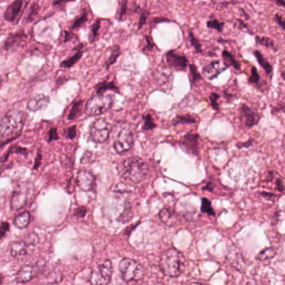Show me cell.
<instances>
[{
  "mask_svg": "<svg viewBox=\"0 0 285 285\" xmlns=\"http://www.w3.org/2000/svg\"><path fill=\"white\" fill-rule=\"evenodd\" d=\"M26 115L22 111H11L0 120V138H16L23 130Z\"/></svg>",
  "mask_w": 285,
  "mask_h": 285,
  "instance_id": "6da1fadb",
  "label": "cell"
},
{
  "mask_svg": "<svg viewBox=\"0 0 285 285\" xmlns=\"http://www.w3.org/2000/svg\"><path fill=\"white\" fill-rule=\"evenodd\" d=\"M120 172L121 177L131 184H137L143 181L148 173V165L143 159L136 156L129 157L121 162Z\"/></svg>",
  "mask_w": 285,
  "mask_h": 285,
  "instance_id": "7a4b0ae2",
  "label": "cell"
},
{
  "mask_svg": "<svg viewBox=\"0 0 285 285\" xmlns=\"http://www.w3.org/2000/svg\"><path fill=\"white\" fill-rule=\"evenodd\" d=\"M185 266L184 256L174 249H170L163 253L160 260V268L167 276L174 278L181 274Z\"/></svg>",
  "mask_w": 285,
  "mask_h": 285,
  "instance_id": "3957f363",
  "label": "cell"
},
{
  "mask_svg": "<svg viewBox=\"0 0 285 285\" xmlns=\"http://www.w3.org/2000/svg\"><path fill=\"white\" fill-rule=\"evenodd\" d=\"M134 144L133 133L129 123L120 121L116 128V138L114 141V148L118 154L123 155L129 152Z\"/></svg>",
  "mask_w": 285,
  "mask_h": 285,
  "instance_id": "277c9868",
  "label": "cell"
},
{
  "mask_svg": "<svg viewBox=\"0 0 285 285\" xmlns=\"http://www.w3.org/2000/svg\"><path fill=\"white\" fill-rule=\"evenodd\" d=\"M119 269L123 279L130 285L140 283L145 274V270L142 266L131 258H123L120 261Z\"/></svg>",
  "mask_w": 285,
  "mask_h": 285,
  "instance_id": "5b68a950",
  "label": "cell"
},
{
  "mask_svg": "<svg viewBox=\"0 0 285 285\" xmlns=\"http://www.w3.org/2000/svg\"><path fill=\"white\" fill-rule=\"evenodd\" d=\"M114 96L108 94H98L86 103V113L88 116H99L108 111L112 107Z\"/></svg>",
  "mask_w": 285,
  "mask_h": 285,
  "instance_id": "8992f818",
  "label": "cell"
},
{
  "mask_svg": "<svg viewBox=\"0 0 285 285\" xmlns=\"http://www.w3.org/2000/svg\"><path fill=\"white\" fill-rule=\"evenodd\" d=\"M34 188L30 182H24L16 187L10 200L12 210H21L25 208L34 195Z\"/></svg>",
  "mask_w": 285,
  "mask_h": 285,
  "instance_id": "52a82bcc",
  "label": "cell"
},
{
  "mask_svg": "<svg viewBox=\"0 0 285 285\" xmlns=\"http://www.w3.org/2000/svg\"><path fill=\"white\" fill-rule=\"evenodd\" d=\"M111 130V124L105 118H100L91 124L90 137L94 142L101 144L108 140Z\"/></svg>",
  "mask_w": 285,
  "mask_h": 285,
  "instance_id": "ba28073f",
  "label": "cell"
},
{
  "mask_svg": "<svg viewBox=\"0 0 285 285\" xmlns=\"http://www.w3.org/2000/svg\"><path fill=\"white\" fill-rule=\"evenodd\" d=\"M113 273L111 261L106 260L98 265L97 269L93 270L90 276V282L92 285H108L111 282Z\"/></svg>",
  "mask_w": 285,
  "mask_h": 285,
  "instance_id": "9c48e42d",
  "label": "cell"
},
{
  "mask_svg": "<svg viewBox=\"0 0 285 285\" xmlns=\"http://www.w3.org/2000/svg\"><path fill=\"white\" fill-rule=\"evenodd\" d=\"M166 62L169 67L178 71L185 70L188 65L187 57L175 50H170L166 54Z\"/></svg>",
  "mask_w": 285,
  "mask_h": 285,
  "instance_id": "30bf717a",
  "label": "cell"
},
{
  "mask_svg": "<svg viewBox=\"0 0 285 285\" xmlns=\"http://www.w3.org/2000/svg\"><path fill=\"white\" fill-rule=\"evenodd\" d=\"M240 120L245 127L250 128L258 124L260 116L253 109L243 104L240 107Z\"/></svg>",
  "mask_w": 285,
  "mask_h": 285,
  "instance_id": "8fae6325",
  "label": "cell"
},
{
  "mask_svg": "<svg viewBox=\"0 0 285 285\" xmlns=\"http://www.w3.org/2000/svg\"><path fill=\"white\" fill-rule=\"evenodd\" d=\"M198 140L199 136L197 134L188 133L182 137L180 141V145L184 147L186 152L193 156H197L199 153Z\"/></svg>",
  "mask_w": 285,
  "mask_h": 285,
  "instance_id": "7c38bea8",
  "label": "cell"
},
{
  "mask_svg": "<svg viewBox=\"0 0 285 285\" xmlns=\"http://www.w3.org/2000/svg\"><path fill=\"white\" fill-rule=\"evenodd\" d=\"M228 68L229 66L225 62L222 60H215L203 68L202 73L207 79L213 80Z\"/></svg>",
  "mask_w": 285,
  "mask_h": 285,
  "instance_id": "4fadbf2b",
  "label": "cell"
},
{
  "mask_svg": "<svg viewBox=\"0 0 285 285\" xmlns=\"http://www.w3.org/2000/svg\"><path fill=\"white\" fill-rule=\"evenodd\" d=\"M95 178L94 175L89 171H80L76 177V184L85 192L92 191L95 188Z\"/></svg>",
  "mask_w": 285,
  "mask_h": 285,
  "instance_id": "5bb4252c",
  "label": "cell"
},
{
  "mask_svg": "<svg viewBox=\"0 0 285 285\" xmlns=\"http://www.w3.org/2000/svg\"><path fill=\"white\" fill-rule=\"evenodd\" d=\"M37 273H38V269L35 266L33 265L24 266L16 274V282L21 283H28L36 276Z\"/></svg>",
  "mask_w": 285,
  "mask_h": 285,
  "instance_id": "9a60e30c",
  "label": "cell"
},
{
  "mask_svg": "<svg viewBox=\"0 0 285 285\" xmlns=\"http://www.w3.org/2000/svg\"><path fill=\"white\" fill-rule=\"evenodd\" d=\"M50 98L45 95H37L33 96L29 100L27 103V108L30 111H37L45 107L49 104Z\"/></svg>",
  "mask_w": 285,
  "mask_h": 285,
  "instance_id": "2e32d148",
  "label": "cell"
},
{
  "mask_svg": "<svg viewBox=\"0 0 285 285\" xmlns=\"http://www.w3.org/2000/svg\"><path fill=\"white\" fill-rule=\"evenodd\" d=\"M9 252L14 258H23L27 255L28 246L24 241H16L11 242L9 246Z\"/></svg>",
  "mask_w": 285,
  "mask_h": 285,
  "instance_id": "e0dca14e",
  "label": "cell"
},
{
  "mask_svg": "<svg viewBox=\"0 0 285 285\" xmlns=\"http://www.w3.org/2000/svg\"><path fill=\"white\" fill-rule=\"evenodd\" d=\"M22 7H23V2L22 1H15V2L12 3L11 5H9V7L6 9L5 14H4L5 21H9V22H14L21 14Z\"/></svg>",
  "mask_w": 285,
  "mask_h": 285,
  "instance_id": "ac0fdd59",
  "label": "cell"
},
{
  "mask_svg": "<svg viewBox=\"0 0 285 285\" xmlns=\"http://www.w3.org/2000/svg\"><path fill=\"white\" fill-rule=\"evenodd\" d=\"M30 222V214L29 212L24 213L16 216L14 220V223L18 229H25Z\"/></svg>",
  "mask_w": 285,
  "mask_h": 285,
  "instance_id": "d6986e66",
  "label": "cell"
},
{
  "mask_svg": "<svg viewBox=\"0 0 285 285\" xmlns=\"http://www.w3.org/2000/svg\"><path fill=\"white\" fill-rule=\"evenodd\" d=\"M254 56L256 57V59L258 60V64L262 66L268 75H271L272 72H273V67H272L270 62H268L267 59H265L264 57L262 56V54H261V52H259L258 50H255V51H254Z\"/></svg>",
  "mask_w": 285,
  "mask_h": 285,
  "instance_id": "ffe728a7",
  "label": "cell"
},
{
  "mask_svg": "<svg viewBox=\"0 0 285 285\" xmlns=\"http://www.w3.org/2000/svg\"><path fill=\"white\" fill-rule=\"evenodd\" d=\"M197 119L194 116L187 114V115H184V116H177L172 120V125L173 126H178V125L194 124V123H197Z\"/></svg>",
  "mask_w": 285,
  "mask_h": 285,
  "instance_id": "44dd1931",
  "label": "cell"
},
{
  "mask_svg": "<svg viewBox=\"0 0 285 285\" xmlns=\"http://www.w3.org/2000/svg\"><path fill=\"white\" fill-rule=\"evenodd\" d=\"M222 58H223L224 62H225L228 66H229V65H231L236 70H240V69H241L239 62H238V60L235 59V57L233 56V54L229 52L228 50H223V51H222Z\"/></svg>",
  "mask_w": 285,
  "mask_h": 285,
  "instance_id": "7402d4cb",
  "label": "cell"
},
{
  "mask_svg": "<svg viewBox=\"0 0 285 285\" xmlns=\"http://www.w3.org/2000/svg\"><path fill=\"white\" fill-rule=\"evenodd\" d=\"M276 254L275 249L273 248H268V249H263L259 254L257 255V259L260 261L268 260L274 258Z\"/></svg>",
  "mask_w": 285,
  "mask_h": 285,
  "instance_id": "603a6c76",
  "label": "cell"
},
{
  "mask_svg": "<svg viewBox=\"0 0 285 285\" xmlns=\"http://www.w3.org/2000/svg\"><path fill=\"white\" fill-rule=\"evenodd\" d=\"M96 90H97L98 94H104L105 91H113L118 92V89L114 82H102L100 85H98L97 87H96Z\"/></svg>",
  "mask_w": 285,
  "mask_h": 285,
  "instance_id": "cb8c5ba5",
  "label": "cell"
},
{
  "mask_svg": "<svg viewBox=\"0 0 285 285\" xmlns=\"http://www.w3.org/2000/svg\"><path fill=\"white\" fill-rule=\"evenodd\" d=\"M120 50L119 46H114L111 50V55L109 57L108 59H107V63H106V66H107V69L110 68L113 64L116 63V59H117L118 57L120 55Z\"/></svg>",
  "mask_w": 285,
  "mask_h": 285,
  "instance_id": "d4e9b609",
  "label": "cell"
},
{
  "mask_svg": "<svg viewBox=\"0 0 285 285\" xmlns=\"http://www.w3.org/2000/svg\"><path fill=\"white\" fill-rule=\"evenodd\" d=\"M82 56V50H79L76 54H74L73 56L70 57L68 59H66L65 62H62L60 66L63 68H70L71 66H74L76 62L80 59Z\"/></svg>",
  "mask_w": 285,
  "mask_h": 285,
  "instance_id": "484cf974",
  "label": "cell"
},
{
  "mask_svg": "<svg viewBox=\"0 0 285 285\" xmlns=\"http://www.w3.org/2000/svg\"><path fill=\"white\" fill-rule=\"evenodd\" d=\"M24 34L23 33H17V34L11 35L9 37V39L6 41L5 46L7 48H11L13 46H17L18 43H21L22 39H23Z\"/></svg>",
  "mask_w": 285,
  "mask_h": 285,
  "instance_id": "4316f807",
  "label": "cell"
},
{
  "mask_svg": "<svg viewBox=\"0 0 285 285\" xmlns=\"http://www.w3.org/2000/svg\"><path fill=\"white\" fill-rule=\"evenodd\" d=\"M256 42L260 46H265V47L270 48L272 50H276L275 45H274L273 39L267 38V37H256Z\"/></svg>",
  "mask_w": 285,
  "mask_h": 285,
  "instance_id": "83f0119b",
  "label": "cell"
},
{
  "mask_svg": "<svg viewBox=\"0 0 285 285\" xmlns=\"http://www.w3.org/2000/svg\"><path fill=\"white\" fill-rule=\"evenodd\" d=\"M159 217L161 222L167 224V225H171L172 223V213L171 211L168 210L167 208H164L159 213Z\"/></svg>",
  "mask_w": 285,
  "mask_h": 285,
  "instance_id": "f1b7e54d",
  "label": "cell"
},
{
  "mask_svg": "<svg viewBox=\"0 0 285 285\" xmlns=\"http://www.w3.org/2000/svg\"><path fill=\"white\" fill-rule=\"evenodd\" d=\"M82 100L75 102L72 108L70 110V114H69V119L70 120H74V119L79 116V114H80V111H82Z\"/></svg>",
  "mask_w": 285,
  "mask_h": 285,
  "instance_id": "f546056e",
  "label": "cell"
},
{
  "mask_svg": "<svg viewBox=\"0 0 285 285\" xmlns=\"http://www.w3.org/2000/svg\"><path fill=\"white\" fill-rule=\"evenodd\" d=\"M142 118L143 120H144V125H143V130L144 131H150V130L156 128V124L154 123V120L152 119L151 115L143 116Z\"/></svg>",
  "mask_w": 285,
  "mask_h": 285,
  "instance_id": "4dcf8cb0",
  "label": "cell"
},
{
  "mask_svg": "<svg viewBox=\"0 0 285 285\" xmlns=\"http://www.w3.org/2000/svg\"><path fill=\"white\" fill-rule=\"evenodd\" d=\"M39 240V236L37 235L36 233H30L25 237V240H23V241L29 247L35 246V245H38Z\"/></svg>",
  "mask_w": 285,
  "mask_h": 285,
  "instance_id": "1f68e13d",
  "label": "cell"
},
{
  "mask_svg": "<svg viewBox=\"0 0 285 285\" xmlns=\"http://www.w3.org/2000/svg\"><path fill=\"white\" fill-rule=\"evenodd\" d=\"M189 69H190L191 83H192V84H195L196 82L201 79V74L198 72L197 67H196V66L193 65H193H190Z\"/></svg>",
  "mask_w": 285,
  "mask_h": 285,
  "instance_id": "d6a6232c",
  "label": "cell"
},
{
  "mask_svg": "<svg viewBox=\"0 0 285 285\" xmlns=\"http://www.w3.org/2000/svg\"><path fill=\"white\" fill-rule=\"evenodd\" d=\"M207 25L209 29H213V30H217L218 32H222L224 27L223 22H220L217 19H210V21H208Z\"/></svg>",
  "mask_w": 285,
  "mask_h": 285,
  "instance_id": "836d02e7",
  "label": "cell"
},
{
  "mask_svg": "<svg viewBox=\"0 0 285 285\" xmlns=\"http://www.w3.org/2000/svg\"><path fill=\"white\" fill-rule=\"evenodd\" d=\"M201 211L208 215H214V212L211 205L210 201L207 198H203L201 201Z\"/></svg>",
  "mask_w": 285,
  "mask_h": 285,
  "instance_id": "e575fe53",
  "label": "cell"
},
{
  "mask_svg": "<svg viewBox=\"0 0 285 285\" xmlns=\"http://www.w3.org/2000/svg\"><path fill=\"white\" fill-rule=\"evenodd\" d=\"M100 21H96L94 25H92V28H91V33H90V35H89V39H90V42H93L95 40V38L97 37L98 32L100 30Z\"/></svg>",
  "mask_w": 285,
  "mask_h": 285,
  "instance_id": "d590c367",
  "label": "cell"
},
{
  "mask_svg": "<svg viewBox=\"0 0 285 285\" xmlns=\"http://www.w3.org/2000/svg\"><path fill=\"white\" fill-rule=\"evenodd\" d=\"M189 40H190V43L193 47L194 48L196 52L201 53V46L200 45L199 41L197 38H195L194 35H193V32H189Z\"/></svg>",
  "mask_w": 285,
  "mask_h": 285,
  "instance_id": "8d00e7d4",
  "label": "cell"
},
{
  "mask_svg": "<svg viewBox=\"0 0 285 285\" xmlns=\"http://www.w3.org/2000/svg\"><path fill=\"white\" fill-rule=\"evenodd\" d=\"M249 82L254 85H258L260 82V76L258 75V70L254 66H253L251 69V75L249 78Z\"/></svg>",
  "mask_w": 285,
  "mask_h": 285,
  "instance_id": "74e56055",
  "label": "cell"
},
{
  "mask_svg": "<svg viewBox=\"0 0 285 285\" xmlns=\"http://www.w3.org/2000/svg\"><path fill=\"white\" fill-rule=\"evenodd\" d=\"M218 98L219 95H217V93H212L210 95V101L212 107H213L216 111L219 110V104H218Z\"/></svg>",
  "mask_w": 285,
  "mask_h": 285,
  "instance_id": "f35d334b",
  "label": "cell"
},
{
  "mask_svg": "<svg viewBox=\"0 0 285 285\" xmlns=\"http://www.w3.org/2000/svg\"><path fill=\"white\" fill-rule=\"evenodd\" d=\"M86 19H87V15H86V14H82V16H79V18L74 22L72 28L80 27L82 25H84V24L86 23Z\"/></svg>",
  "mask_w": 285,
  "mask_h": 285,
  "instance_id": "ab89813d",
  "label": "cell"
},
{
  "mask_svg": "<svg viewBox=\"0 0 285 285\" xmlns=\"http://www.w3.org/2000/svg\"><path fill=\"white\" fill-rule=\"evenodd\" d=\"M9 229V222H4L0 224V239L5 237Z\"/></svg>",
  "mask_w": 285,
  "mask_h": 285,
  "instance_id": "60d3db41",
  "label": "cell"
},
{
  "mask_svg": "<svg viewBox=\"0 0 285 285\" xmlns=\"http://www.w3.org/2000/svg\"><path fill=\"white\" fill-rule=\"evenodd\" d=\"M148 16H149V12L148 11L143 12L142 14H140L138 22L139 30H140L142 28L143 25H145Z\"/></svg>",
  "mask_w": 285,
  "mask_h": 285,
  "instance_id": "b9f144b4",
  "label": "cell"
},
{
  "mask_svg": "<svg viewBox=\"0 0 285 285\" xmlns=\"http://www.w3.org/2000/svg\"><path fill=\"white\" fill-rule=\"evenodd\" d=\"M87 210L85 207H79V208H75L74 211V215L77 217H84L86 215Z\"/></svg>",
  "mask_w": 285,
  "mask_h": 285,
  "instance_id": "7bdbcfd3",
  "label": "cell"
},
{
  "mask_svg": "<svg viewBox=\"0 0 285 285\" xmlns=\"http://www.w3.org/2000/svg\"><path fill=\"white\" fill-rule=\"evenodd\" d=\"M127 4H128L127 2L121 3V6H120L119 14H118L120 21H123V17L127 14Z\"/></svg>",
  "mask_w": 285,
  "mask_h": 285,
  "instance_id": "ee69618b",
  "label": "cell"
},
{
  "mask_svg": "<svg viewBox=\"0 0 285 285\" xmlns=\"http://www.w3.org/2000/svg\"><path fill=\"white\" fill-rule=\"evenodd\" d=\"M38 9H39V6H38L36 4L33 5L31 11H30V14H29V17H28V21H32L34 18H35V17H36L37 13H38Z\"/></svg>",
  "mask_w": 285,
  "mask_h": 285,
  "instance_id": "f6af8a7d",
  "label": "cell"
},
{
  "mask_svg": "<svg viewBox=\"0 0 285 285\" xmlns=\"http://www.w3.org/2000/svg\"><path fill=\"white\" fill-rule=\"evenodd\" d=\"M146 39H147V45L144 47V52H148V51L152 50L155 46L153 42H152V39H150L147 36H146Z\"/></svg>",
  "mask_w": 285,
  "mask_h": 285,
  "instance_id": "bcb514c9",
  "label": "cell"
},
{
  "mask_svg": "<svg viewBox=\"0 0 285 285\" xmlns=\"http://www.w3.org/2000/svg\"><path fill=\"white\" fill-rule=\"evenodd\" d=\"M58 138H59V137H58V134H57V130H51V131H50V133H49L48 141H52V140H56V139Z\"/></svg>",
  "mask_w": 285,
  "mask_h": 285,
  "instance_id": "7dc6e473",
  "label": "cell"
},
{
  "mask_svg": "<svg viewBox=\"0 0 285 285\" xmlns=\"http://www.w3.org/2000/svg\"><path fill=\"white\" fill-rule=\"evenodd\" d=\"M275 21H276L278 25H279L283 30H284V21H283V18H282L279 14H276V15H275Z\"/></svg>",
  "mask_w": 285,
  "mask_h": 285,
  "instance_id": "c3c4849f",
  "label": "cell"
},
{
  "mask_svg": "<svg viewBox=\"0 0 285 285\" xmlns=\"http://www.w3.org/2000/svg\"><path fill=\"white\" fill-rule=\"evenodd\" d=\"M69 138L72 139L75 136V127H71L67 130Z\"/></svg>",
  "mask_w": 285,
  "mask_h": 285,
  "instance_id": "681fc988",
  "label": "cell"
},
{
  "mask_svg": "<svg viewBox=\"0 0 285 285\" xmlns=\"http://www.w3.org/2000/svg\"><path fill=\"white\" fill-rule=\"evenodd\" d=\"M93 153L91 152H89V153H86L83 156V158H82V163H87L89 161H91V157H92Z\"/></svg>",
  "mask_w": 285,
  "mask_h": 285,
  "instance_id": "f907efd6",
  "label": "cell"
},
{
  "mask_svg": "<svg viewBox=\"0 0 285 285\" xmlns=\"http://www.w3.org/2000/svg\"><path fill=\"white\" fill-rule=\"evenodd\" d=\"M277 188H278V190L281 193H283V181L281 179H278L276 181Z\"/></svg>",
  "mask_w": 285,
  "mask_h": 285,
  "instance_id": "816d5d0a",
  "label": "cell"
},
{
  "mask_svg": "<svg viewBox=\"0 0 285 285\" xmlns=\"http://www.w3.org/2000/svg\"><path fill=\"white\" fill-rule=\"evenodd\" d=\"M252 141L251 140H249V141L247 143H242V144H238L237 147H238V148H242V147H249V146L251 145Z\"/></svg>",
  "mask_w": 285,
  "mask_h": 285,
  "instance_id": "f5cc1de1",
  "label": "cell"
},
{
  "mask_svg": "<svg viewBox=\"0 0 285 285\" xmlns=\"http://www.w3.org/2000/svg\"><path fill=\"white\" fill-rule=\"evenodd\" d=\"M188 285H205L203 283H197V282H193V283H189Z\"/></svg>",
  "mask_w": 285,
  "mask_h": 285,
  "instance_id": "db71d44e",
  "label": "cell"
},
{
  "mask_svg": "<svg viewBox=\"0 0 285 285\" xmlns=\"http://www.w3.org/2000/svg\"><path fill=\"white\" fill-rule=\"evenodd\" d=\"M277 4H280L281 5H282V6H284V2H283V1H278V2H277Z\"/></svg>",
  "mask_w": 285,
  "mask_h": 285,
  "instance_id": "11a10c76",
  "label": "cell"
},
{
  "mask_svg": "<svg viewBox=\"0 0 285 285\" xmlns=\"http://www.w3.org/2000/svg\"><path fill=\"white\" fill-rule=\"evenodd\" d=\"M2 85H3V79L2 77L0 76V88H1V86H2Z\"/></svg>",
  "mask_w": 285,
  "mask_h": 285,
  "instance_id": "9f6ffc18",
  "label": "cell"
},
{
  "mask_svg": "<svg viewBox=\"0 0 285 285\" xmlns=\"http://www.w3.org/2000/svg\"><path fill=\"white\" fill-rule=\"evenodd\" d=\"M154 285H163L162 283H156V284Z\"/></svg>",
  "mask_w": 285,
  "mask_h": 285,
  "instance_id": "6f0895ef",
  "label": "cell"
},
{
  "mask_svg": "<svg viewBox=\"0 0 285 285\" xmlns=\"http://www.w3.org/2000/svg\"><path fill=\"white\" fill-rule=\"evenodd\" d=\"M2 283V278H0V283Z\"/></svg>",
  "mask_w": 285,
  "mask_h": 285,
  "instance_id": "680465c9",
  "label": "cell"
}]
</instances>
